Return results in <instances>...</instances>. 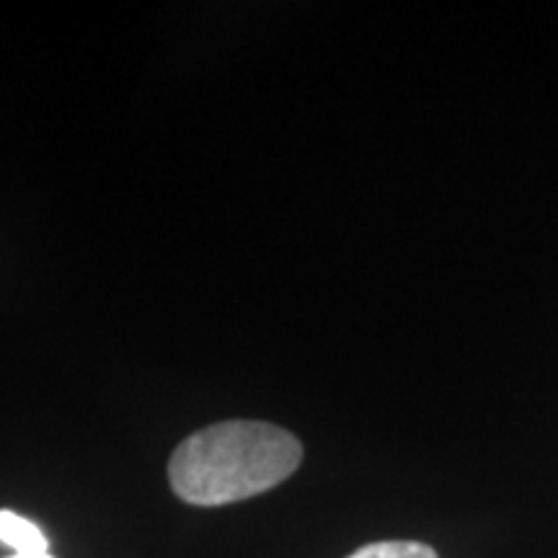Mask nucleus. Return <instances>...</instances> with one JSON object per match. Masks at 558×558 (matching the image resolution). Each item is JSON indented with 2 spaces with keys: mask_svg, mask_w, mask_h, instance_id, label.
Returning a JSON list of instances; mask_svg holds the SVG:
<instances>
[{
  "mask_svg": "<svg viewBox=\"0 0 558 558\" xmlns=\"http://www.w3.org/2000/svg\"><path fill=\"white\" fill-rule=\"evenodd\" d=\"M300 460L303 445L292 432L233 418L186 437L169 460V481L186 505L226 507L279 486Z\"/></svg>",
  "mask_w": 558,
  "mask_h": 558,
  "instance_id": "nucleus-1",
  "label": "nucleus"
},
{
  "mask_svg": "<svg viewBox=\"0 0 558 558\" xmlns=\"http://www.w3.org/2000/svg\"><path fill=\"white\" fill-rule=\"evenodd\" d=\"M0 543L19 556L50 554V541L45 538V533L13 509H0Z\"/></svg>",
  "mask_w": 558,
  "mask_h": 558,
  "instance_id": "nucleus-2",
  "label": "nucleus"
},
{
  "mask_svg": "<svg viewBox=\"0 0 558 558\" xmlns=\"http://www.w3.org/2000/svg\"><path fill=\"white\" fill-rule=\"evenodd\" d=\"M347 558H439L437 550L427 546V543L416 541H380L369 543L354 550Z\"/></svg>",
  "mask_w": 558,
  "mask_h": 558,
  "instance_id": "nucleus-3",
  "label": "nucleus"
},
{
  "mask_svg": "<svg viewBox=\"0 0 558 558\" xmlns=\"http://www.w3.org/2000/svg\"><path fill=\"white\" fill-rule=\"evenodd\" d=\"M9 558H54L52 554H37V556H19V554H11Z\"/></svg>",
  "mask_w": 558,
  "mask_h": 558,
  "instance_id": "nucleus-4",
  "label": "nucleus"
}]
</instances>
